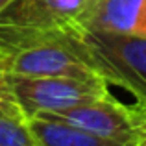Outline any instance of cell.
<instances>
[{
  "label": "cell",
  "instance_id": "6da1fadb",
  "mask_svg": "<svg viewBox=\"0 0 146 146\" xmlns=\"http://www.w3.org/2000/svg\"><path fill=\"white\" fill-rule=\"evenodd\" d=\"M0 70L17 76L102 80L82 35L13 24H0Z\"/></svg>",
  "mask_w": 146,
  "mask_h": 146
},
{
  "label": "cell",
  "instance_id": "7a4b0ae2",
  "mask_svg": "<svg viewBox=\"0 0 146 146\" xmlns=\"http://www.w3.org/2000/svg\"><path fill=\"white\" fill-rule=\"evenodd\" d=\"M85 44L93 67L107 85L128 91L135 104L146 106V37L131 33L85 30Z\"/></svg>",
  "mask_w": 146,
  "mask_h": 146
},
{
  "label": "cell",
  "instance_id": "3957f363",
  "mask_svg": "<svg viewBox=\"0 0 146 146\" xmlns=\"http://www.w3.org/2000/svg\"><path fill=\"white\" fill-rule=\"evenodd\" d=\"M7 80L26 120L41 113H61L70 107L111 96L109 85L104 80L17 74H7Z\"/></svg>",
  "mask_w": 146,
  "mask_h": 146
},
{
  "label": "cell",
  "instance_id": "277c9868",
  "mask_svg": "<svg viewBox=\"0 0 146 146\" xmlns=\"http://www.w3.org/2000/svg\"><path fill=\"white\" fill-rule=\"evenodd\" d=\"M50 117L78 126L115 146H133L141 124L137 111L131 106H126L113 96L70 107L61 113H54Z\"/></svg>",
  "mask_w": 146,
  "mask_h": 146
},
{
  "label": "cell",
  "instance_id": "5b68a950",
  "mask_svg": "<svg viewBox=\"0 0 146 146\" xmlns=\"http://www.w3.org/2000/svg\"><path fill=\"white\" fill-rule=\"evenodd\" d=\"M93 0H11L0 11V24L63 30L83 37V21Z\"/></svg>",
  "mask_w": 146,
  "mask_h": 146
},
{
  "label": "cell",
  "instance_id": "8992f818",
  "mask_svg": "<svg viewBox=\"0 0 146 146\" xmlns=\"http://www.w3.org/2000/svg\"><path fill=\"white\" fill-rule=\"evenodd\" d=\"M83 28L146 37V0H93Z\"/></svg>",
  "mask_w": 146,
  "mask_h": 146
},
{
  "label": "cell",
  "instance_id": "52a82bcc",
  "mask_svg": "<svg viewBox=\"0 0 146 146\" xmlns=\"http://www.w3.org/2000/svg\"><path fill=\"white\" fill-rule=\"evenodd\" d=\"M41 146H115L85 129L50 115H35L26 120Z\"/></svg>",
  "mask_w": 146,
  "mask_h": 146
},
{
  "label": "cell",
  "instance_id": "ba28073f",
  "mask_svg": "<svg viewBox=\"0 0 146 146\" xmlns=\"http://www.w3.org/2000/svg\"><path fill=\"white\" fill-rule=\"evenodd\" d=\"M0 146H41L24 120L0 113Z\"/></svg>",
  "mask_w": 146,
  "mask_h": 146
},
{
  "label": "cell",
  "instance_id": "9c48e42d",
  "mask_svg": "<svg viewBox=\"0 0 146 146\" xmlns=\"http://www.w3.org/2000/svg\"><path fill=\"white\" fill-rule=\"evenodd\" d=\"M0 113L21 118V120L26 122V117L22 113L21 106H19L17 98H15L13 89L9 85V80H7V74L4 70H0Z\"/></svg>",
  "mask_w": 146,
  "mask_h": 146
},
{
  "label": "cell",
  "instance_id": "30bf717a",
  "mask_svg": "<svg viewBox=\"0 0 146 146\" xmlns=\"http://www.w3.org/2000/svg\"><path fill=\"white\" fill-rule=\"evenodd\" d=\"M133 146H146V118H141L139 131H137V141Z\"/></svg>",
  "mask_w": 146,
  "mask_h": 146
},
{
  "label": "cell",
  "instance_id": "8fae6325",
  "mask_svg": "<svg viewBox=\"0 0 146 146\" xmlns=\"http://www.w3.org/2000/svg\"><path fill=\"white\" fill-rule=\"evenodd\" d=\"M131 107H133V106H131ZM133 109L137 111L139 118H146V106H144V107H133Z\"/></svg>",
  "mask_w": 146,
  "mask_h": 146
},
{
  "label": "cell",
  "instance_id": "7c38bea8",
  "mask_svg": "<svg viewBox=\"0 0 146 146\" xmlns=\"http://www.w3.org/2000/svg\"><path fill=\"white\" fill-rule=\"evenodd\" d=\"M9 2H11V0H0V11H2L4 7H6L7 4H9Z\"/></svg>",
  "mask_w": 146,
  "mask_h": 146
}]
</instances>
